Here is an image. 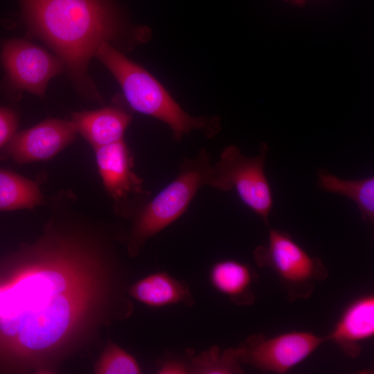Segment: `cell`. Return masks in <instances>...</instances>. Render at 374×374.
Here are the masks:
<instances>
[{
	"mask_svg": "<svg viewBox=\"0 0 374 374\" xmlns=\"http://www.w3.org/2000/svg\"><path fill=\"white\" fill-rule=\"evenodd\" d=\"M1 62L10 88L42 96L49 80L64 67L61 60L22 39L2 42Z\"/></svg>",
	"mask_w": 374,
	"mask_h": 374,
	"instance_id": "9",
	"label": "cell"
},
{
	"mask_svg": "<svg viewBox=\"0 0 374 374\" xmlns=\"http://www.w3.org/2000/svg\"><path fill=\"white\" fill-rule=\"evenodd\" d=\"M326 341L325 337L308 331L287 332L269 338L259 333L249 336L236 348L242 365L283 374L305 361Z\"/></svg>",
	"mask_w": 374,
	"mask_h": 374,
	"instance_id": "8",
	"label": "cell"
},
{
	"mask_svg": "<svg viewBox=\"0 0 374 374\" xmlns=\"http://www.w3.org/2000/svg\"><path fill=\"white\" fill-rule=\"evenodd\" d=\"M294 4L301 5L303 4L306 0H285Z\"/></svg>",
	"mask_w": 374,
	"mask_h": 374,
	"instance_id": "21",
	"label": "cell"
},
{
	"mask_svg": "<svg viewBox=\"0 0 374 374\" xmlns=\"http://www.w3.org/2000/svg\"><path fill=\"white\" fill-rule=\"evenodd\" d=\"M268 152L265 143L260 144L259 154L253 157L244 156L235 145L226 147L212 164L209 186L223 192L234 189L241 201L269 227L274 197L265 172Z\"/></svg>",
	"mask_w": 374,
	"mask_h": 374,
	"instance_id": "5",
	"label": "cell"
},
{
	"mask_svg": "<svg viewBox=\"0 0 374 374\" xmlns=\"http://www.w3.org/2000/svg\"><path fill=\"white\" fill-rule=\"evenodd\" d=\"M132 120L131 114L118 105L73 113L71 122L77 133L96 149L123 139Z\"/></svg>",
	"mask_w": 374,
	"mask_h": 374,
	"instance_id": "12",
	"label": "cell"
},
{
	"mask_svg": "<svg viewBox=\"0 0 374 374\" xmlns=\"http://www.w3.org/2000/svg\"><path fill=\"white\" fill-rule=\"evenodd\" d=\"M103 186L114 213L130 218L151 198L144 181L134 170V158L124 139L93 150Z\"/></svg>",
	"mask_w": 374,
	"mask_h": 374,
	"instance_id": "7",
	"label": "cell"
},
{
	"mask_svg": "<svg viewBox=\"0 0 374 374\" xmlns=\"http://www.w3.org/2000/svg\"><path fill=\"white\" fill-rule=\"evenodd\" d=\"M213 287L238 305H250L255 300L253 286L258 275L251 265L235 260H223L211 268Z\"/></svg>",
	"mask_w": 374,
	"mask_h": 374,
	"instance_id": "14",
	"label": "cell"
},
{
	"mask_svg": "<svg viewBox=\"0 0 374 374\" xmlns=\"http://www.w3.org/2000/svg\"><path fill=\"white\" fill-rule=\"evenodd\" d=\"M77 134L71 121L46 119L16 132L0 148V159H10L17 164L48 160L71 144Z\"/></svg>",
	"mask_w": 374,
	"mask_h": 374,
	"instance_id": "10",
	"label": "cell"
},
{
	"mask_svg": "<svg viewBox=\"0 0 374 374\" xmlns=\"http://www.w3.org/2000/svg\"><path fill=\"white\" fill-rule=\"evenodd\" d=\"M43 202L36 181L0 168V212L33 209Z\"/></svg>",
	"mask_w": 374,
	"mask_h": 374,
	"instance_id": "16",
	"label": "cell"
},
{
	"mask_svg": "<svg viewBox=\"0 0 374 374\" xmlns=\"http://www.w3.org/2000/svg\"><path fill=\"white\" fill-rule=\"evenodd\" d=\"M189 349L184 357L167 355L159 361L157 373L158 374H190Z\"/></svg>",
	"mask_w": 374,
	"mask_h": 374,
	"instance_id": "19",
	"label": "cell"
},
{
	"mask_svg": "<svg viewBox=\"0 0 374 374\" xmlns=\"http://www.w3.org/2000/svg\"><path fill=\"white\" fill-rule=\"evenodd\" d=\"M253 253L258 267L277 276L290 302L310 298L316 283L328 276L321 258L308 254L284 231L269 229L267 243Z\"/></svg>",
	"mask_w": 374,
	"mask_h": 374,
	"instance_id": "6",
	"label": "cell"
},
{
	"mask_svg": "<svg viewBox=\"0 0 374 374\" xmlns=\"http://www.w3.org/2000/svg\"><path fill=\"white\" fill-rule=\"evenodd\" d=\"M374 335V296H361L348 304L330 333L326 341L336 344L347 357L355 359L362 343Z\"/></svg>",
	"mask_w": 374,
	"mask_h": 374,
	"instance_id": "11",
	"label": "cell"
},
{
	"mask_svg": "<svg viewBox=\"0 0 374 374\" xmlns=\"http://www.w3.org/2000/svg\"><path fill=\"white\" fill-rule=\"evenodd\" d=\"M29 31L57 55L80 92L103 99L87 73L89 61L104 42L148 40V28L128 29L112 0H19Z\"/></svg>",
	"mask_w": 374,
	"mask_h": 374,
	"instance_id": "2",
	"label": "cell"
},
{
	"mask_svg": "<svg viewBox=\"0 0 374 374\" xmlns=\"http://www.w3.org/2000/svg\"><path fill=\"white\" fill-rule=\"evenodd\" d=\"M18 124L17 113L12 109L0 106V148L16 133Z\"/></svg>",
	"mask_w": 374,
	"mask_h": 374,
	"instance_id": "20",
	"label": "cell"
},
{
	"mask_svg": "<svg viewBox=\"0 0 374 374\" xmlns=\"http://www.w3.org/2000/svg\"><path fill=\"white\" fill-rule=\"evenodd\" d=\"M95 374H140L142 373L136 359L108 339L96 361Z\"/></svg>",
	"mask_w": 374,
	"mask_h": 374,
	"instance_id": "18",
	"label": "cell"
},
{
	"mask_svg": "<svg viewBox=\"0 0 374 374\" xmlns=\"http://www.w3.org/2000/svg\"><path fill=\"white\" fill-rule=\"evenodd\" d=\"M128 292L132 299L150 307L191 306L195 302L188 284L165 271L153 273L132 283Z\"/></svg>",
	"mask_w": 374,
	"mask_h": 374,
	"instance_id": "13",
	"label": "cell"
},
{
	"mask_svg": "<svg viewBox=\"0 0 374 374\" xmlns=\"http://www.w3.org/2000/svg\"><path fill=\"white\" fill-rule=\"evenodd\" d=\"M190 374H242L236 348L221 350L212 346L199 354L189 349Z\"/></svg>",
	"mask_w": 374,
	"mask_h": 374,
	"instance_id": "17",
	"label": "cell"
},
{
	"mask_svg": "<svg viewBox=\"0 0 374 374\" xmlns=\"http://www.w3.org/2000/svg\"><path fill=\"white\" fill-rule=\"evenodd\" d=\"M95 56L118 81L130 106L166 123L172 130L175 141H180L195 130L202 132L209 139L220 132L217 117H194L187 114L152 74L110 43H103Z\"/></svg>",
	"mask_w": 374,
	"mask_h": 374,
	"instance_id": "3",
	"label": "cell"
},
{
	"mask_svg": "<svg viewBox=\"0 0 374 374\" xmlns=\"http://www.w3.org/2000/svg\"><path fill=\"white\" fill-rule=\"evenodd\" d=\"M317 186L321 190L345 196L357 206L362 220L370 224L374 222V177L357 180L344 179L326 169L317 171Z\"/></svg>",
	"mask_w": 374,
	"mask_h": 374,
	"instance_id": "15",
	"label": "cell"
},
{
	"mask_svg": "<svg viewBox=\"0 0 374 374\" xmlns=\"http://www.w3.org/2000/svg\"><path fill=\"white\" fill-rule=\"evenodd\" d=\"M48 204L36 238L0 257V374L57 373L134 312L127 228L87 214L69 189Z\"/></svg>",
	"mask_w": 374,
	"mask_h": 374,
	"instance_id": "1",
	"label": "cell"
},
{
	"mask_svg": "<svg viewBox=\"0 0 374 374\" xmlns=\"http://www.w3.org/2000/svg\"><path fill=\"white\" fill-rule=\"evenodd\" d=\"M212 164L206 148L193 158L183 159L175 179L130 218L126 237L130 258L137 257L152 236L181 217L202 187L209 186Z\"/></svg>",
	"mask_w": 374,
	"mask_h": 374,
	"instance_id": "4",
	"label": "cell"
}]
</instances>
